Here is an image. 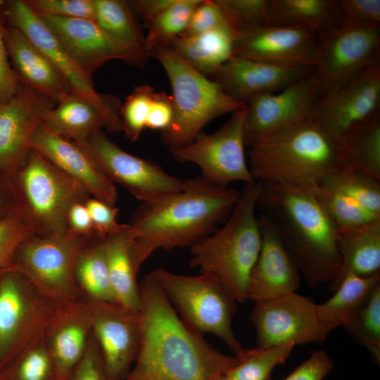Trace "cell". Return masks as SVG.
I'll return each mask as SVG.
<instances>
[{"instance_id":"f907efd6","label":"cell","mask_w":380,"mask_h":380,"mask_svg":"<svg viewBox=\"0 0 380 380\" xmlns=\"http://www.w3.org/2000/svg\"><path fill=\"white\" fill-rule=\"evenodd\" d=\"M174 117V104L172 96L164 91H156L150 103L146 122V128L150 129H167Z\"/></svg>"},{"instance_id":"5bb4252c","label":"cell","mask_w":380,"mask_h":380,"mask_svg":"<svg viewBox=\"0 0 380 380\" xmlns=\"http://www.w3.org/2000/svg\"><path fill=\"white\" fill-rule=\"evenodd\" d=\"M246 106L234 112L228 121L210 134H200L191 144L170 151L180 163H191L201 171V177L222 186L234 182L253 184L245 154L243 124Z\"/></svg>"},{"instance_id":"9c48e42d","label":"cell","mask_w":380,"mask_h":380,"mask_svg":"<svg viewBox=\"0 0 380 380\" xmlns=\"http://www.w3.org/2000/svg\"><path fill=\"white\" fill-rule=\"evenodd\" d=\"M92 236L78 235L68 229L34 234L17 248L13 270L58 304L83 297L75 281V267L80 250Z\"/></svg>"},{"instance_id":"484cf974","label":"cell","mask_w":380,"mask_h":380,"mask_svg":"<svg viewBox=\"0 0 380 380\" xmlns=\"http://www.w3.org/2000/svg\"><path fill=\"white\" fill-rule=\"evenodd\" d=\"M39 18L64 51L90 77L107 62L119 60L115 49L94 20L47 15Z\"/></svg>"},{"instance_id":"d6a6232c","label":"cell","mask_w":380,"mask_h":380,"mask_svg":"<svg viewBox=\"0 0 380 380\" xmlns=\"http://www.w3.org/2000/svg\"><path fill=\"white\" fill-rule=\"evenodd\" d=\"M104 247L115 302L139 310L140 291L137 279L139 268L135 262L128 224L106 236Z\"/></svg>"},{"instance_id":"277c9868","label":"cell","mask_w":380,"mask_h":380,"mask_svg":"<svg viewBox=\"0 0 380 380\" xmlns=\"http://www.w3.org/2000/svg\"><path fill=\"white\" fill-rule=\"evenodd\" d=\"M261 189L260 182L244 184L221 227L189 247V265L220 279L239 303L248 300L249 276L261 247L256 215Z\"/></svg>"},{"instance_id":"91938a15","label":"cell","mask_w":380,"mask_h":380,"mask_svg":"<svg viewBox=\"0 0 380 380\" xmlns=\"http://www.w3.org/2000/svg\"><path fill=\"white\" fill-rule=\"evenodd\" d=\"M0 380H1V378H0Z\"/></svg>"},{"instance_id":"3957f363","label":"cell","mask_w":380,"mask_h":380,"mask_svg":"<svg viewBox=\"0 0 380 380\" xmlns=\"http://www.w3.org/2000/svg\"><path fill=\"white\" fill-rule=\"evenodd\" d=\"M259 208L277 227L307 284L312 287L331 284L342 265L336 242L338 227L315 193L262 183Z\"/></svg>"},{"instance_id":"9a60e30c","label":"cell","mask_w":380,"mask_h":380,"mask_svg":"<svg viewBox=\"0 0 380 380\" xmlns=\"http://www.w3.org/2000/svg\"><path fill=\"white\" fill-rule=\"evenodd\" d=\"M317 99L310 76L275 93L256 96L246 104V147L272 139L312 120Z\"/></svg>"},{"instance_id":"4316f807","label":"cell","mask_w":380,"mask_h":380,"mask_svg":"<svg viewBox=\"0 0 380 380\" xmlns=\"http://www.w3.org/2000/svg\"><path fill=\"white\" fill-rule=\"evenodd\" d=\"M5 42L20 83L48 96L56 103L70 92L51 61L20 30L6 27Z\"/></svg>"},{"instance_id":"83f0119b","label":"cell","mask_w":380,"mask_h":380,"mask_svg":"<svg viewBox=\"0 0 380 380\" xmlns=\"http://www.w3.org/2000/svg\"><path fill=\"white\" fill-rule=\"evenodd\" d=\"M95 22L126 65L144 68L151 54L127 1L94 0Z\"/></svg>"},{"instance_id":"f6af8a7d","label":"cell","mask_w":380,"mask_h":380,"mask_svg":"<svg viewBox=\"0 0 380 380\" xmlns=\"http://www.w3.org/2000/svg\"><path fill=\"white\" fill-rule=\"evenodd\" d=\"M339 26L380 23L379 0H337Z\"/></svg>"},{"instance_id":"e575fe53","label":"cell","mask_w":380,"mask_h":380,"mask_svg":"<svg viewBox=\"0 0 380 380\" xmlns=\"http://www.w3.org/2000/svg\"><path fill=\"white\" fill-rule=\"evenodd\" d=\"M267 25H305L324 33L339 26L337 0H270Z\"/></svg>"},{"instance_id":"680465c9","label":"cell","mask_w":380,"mask_h":380,"mask_svg":"<svg viewBox=\"0 0 380 380\" xmlns=\"http://www.w3.org/2000/svg\"><path fill=\"white\" fill-rule=\"evenodd\" d=\"M270 380H272L271 379Z\"/></svg>"},{"instance_id":"ee69618b","label":"cell","mask_w":380,"mask_h":380,"mask_svg":"<svg viewBox=\"0 0 380 380\" xmlns=\"http://www.w3.org/2000/svg\"><path fill=\"white\" fill-rule=\"evenodd\" d=\"M39 16L86 18L95 21L94 0H25Z\"/></svg>"},{"instance_id":"4fadbf2b","label":"cell","mask_w":380,"mask_h":380,"mask_svg":"<svg viewBox=\"0 0 380 380\" xmlns=\"http://www.w3.org/2000/svg\"><path fill=\"white\" fill-rule=\"evenodd\" d=\"M75 144L110 180L123 186L141 203L180 191L186 186L188 179L172 176L156 163L126 152L102 129Z\"/></svg>"},{"instance_id":"7a4b0ae2","label":"cell","mask_w":380,"mask_h":380,"mask_svg":"<svg viewBox=\"0 0 380 380\" xmlns=\"http://www.w3.org/2000/svg\"><path fill=\"white\" fill-rule=\"evenodd\" d=\"M241 191L201 177L160 198L141 203L128 224L137 267L156 251L191 246L214 232L230 215Z\"/></svg>"},{"instance_id":"db71d44e","label":"cell","mask_w":380,"mask_h":380,"mask_svg":"<svg viewBox=\"0 0 380 380\" xmlns=\"http://www.w3.org/2000/svg\"><path fill=\"white\" fill-rule=\"evenodd\" d=\"M177 0H138L128 1L132 12L139 14L147 24L165 10L172 6Z\"/></svg>"},{"instance_id":"8fae6325","label":"cell","mask_w":380,"mask_h":380,"mask_svg":"<svg viewBox=\"0 0 380 380\" xmlns=\"http://www.w3.org/2000/svg\"><path fill=\"white\" fill-rule=\"evenodd\" d=\"M4 15L9 26L20 30L51 61L70 92L89 101L99 112L103 127L110 133L122 132L121 105L115 97L99 93L88 75L64 51L50 30L25 1L6 2Z\"/></svg>"},{"instance_id":"b9f144b4","label":"cell","mask_w":380,"mask_h":380,"mask_svg":"<svg viewBox=\"0 0 380 380\" xmlns=\"http://www.w3.org/2000/svg\"><path fill=\"white\" fill-rule=\"evenodd\" d=\"M34 234L18 207L0 220V272L13 269V258L17 248Z\"/></svg>"},{"instance_id":"bcb514c9","label":"cell","mask_w":380,"mask_h":380,"mask_svg":"<svg viewBox=\"0 0 380 380\" xmlns=\"http://www.w3.org/2000/svg\"><path fill=\"white\" fill-rule=\"evenodd\" d=\"M222 27L234 30L215 0H202L194 11L188 27L181 36L195 35Z\"/></svg>"},{"instance_id":"ac0fdd59","label":"cell","mask_w":380,"mask_h":380,"mask_svg":"<svg viewBox=\"0 0 380 380\" xmlns=\"http://www.w3.org/2000/svg\"><path fill=\"white\" fill-rule=\"evenodd\" d=\"M234 56L281 65L315 67L317 33L305 25H256L241 29L234 43Z\"/></svg>"},{"instance_id":"ba28073f","label":"cell","mask_w":380,"mask_h":380,"mask_svg":"<svg viewBox=\"0 0 380 380\" xmlns=\"http://www.w3.org/2000/svg\"><path fill=\"white\" fill-rule=\"evenodd\" d=\"M150 274L190 328L201 334L215 335L238 359L243 357L245 349L232 327L236 300L220 279L208 273L187 276L163 268Z\"/></svg>"},{"instance_id":"74e56055","label":"cell","mask_w":380,"mask_h":380,"mask_svg":"<svg viewBox=\"0 0 380 380\" xmlns=\"http://www.w3.org/2000/svg\"><path fill=\"white\" fill-rule=\"evenodd\" d=\"M296 346L292 341L245 350L238 363L224 375L229 380H270L272 369L284 363Z\"/></svg>"},{"instance_id":"7bdbcfd3","label":"cell","mask_w":380,"mask_h":380,"mask_svg":"<svg viewBox=\"0 0 380 380\" xmlns=\"http://www.w3.org/2000/svg\"><path fill=\"white\" fill-rule=\"evenodd\" d=\"M232 28L267 25L270 0H215Z\"/></svg>"},{"instance_id":"cb8c5ba5","label":"cell","mask_w":380,"mask_h":380,"mask_svg":"<svg viewBox=\"0 0 380 380\" xmlns=\"http://www.w3.org/2000/svg\"><path fill=\"white\" fill-rule=\"evenodd\" d=\"M92 313L84 297L58 304L44 336L57 379L68 380L82 357L92 333Z\"/></svg>"},{"instance_id":"5b68a950","label":"cell","mask_w":380,"mask_h":380,"mask_svg":"<svg viewBox=\"0 0 380 380\" xmlns=\"http://www.w3.org/2000/svg\"><path fill=\"white\" fill-rule=\"evenodd\" d=\"M255 181L315 192L336 170L335 141L315 121L248 148Z\"/></svg>"},{"instance_id":"52a82bcc","label":"cell","mask_w":380,"mask_h":380,"mask_svg":"<svg viewBox=\"0 0 380 380\" xmlns=\"http://www.w3.org/2000/svg\"><path fill=\"white\" fill-rule=\"evenodd\" d=\"M9 178L18 207L37 234L67 231L70 208L91 197L77 181L33 148Z\"/></svg>"},{"instance_id":"6da1fadb","label":"cell","mask_w":380,"mask_h":380,"mask_svg":"<svg viewBox=\"0 0 380 380\" xmlns=\"http://www.w3.org/2000/svg\"><path fill=\"white\" fill-rule=\"evenodd\" d=\"M139 291L140 346L124 380H214L238 363L179 317L151 274Z\"/></svg>"},{"instance_id":"7c38bea8","label":"cell","mask_w":380,"mask_h":380,"mask_svg":"<svg viewBox=\"0 0 380 380\" xmlns=\"http://www.w3.org/2000/svg\"><path fill=\"white\" fill-rule=\"evenodd\" d=\"M317 38V61L310 75L317 99L380 62L379 24L338 26Z\"/></svg>"},{"instance_id":"e0dca14e","label":"cell","mask_w":380,"mask_h":380,"mask_svg":"<svg viewBox=\"0 0 380 380\" xmlns=\"http://www.w3.org/2000/svg\"><path fill=\"white\" fill-rule=\"evenodd\" d=\"M379 106L377 62L319 98L312 120L335 141L353 125L379 113Z\"/></svg>"},{"instance_id":"836d02e7","label":"cell","mask_w":380,"mask_h":380,"mask_svg":"<svg viewBox=\"0 0 380 380\" xmlns=\"http://www.w3.org/2000/svg\"><path fill=\"white\" fill-rule=\"evenodd\" d=\"M43 124L59 137L80 143L102 129L103 120L89 101L70 92L46 113Z\"/></svg>"},{"instance_id":"f1b7e54d","label":"cell","mask_w":380,"mask_h":380,"mask_svg":"<svg viewBox=\"0 0 380 380\" xmlns=\"http://www.w3.org/2000/svg\"><path fill=\"white\" fill-rule=\"evenodd\" d=\"M336 170H351L380 181V115L347 129L335 141Z\"/></svg>"},{"instance_id":"8d00e7d4","label":"cell","mask_w":380,"mask_h":380,"mask_svg":"<svg viewBox=\"0 0 380 380\" xmlns=\"http://www.w3.org/2000/svg\"><path fill=\"white\" fill-rule=\"evenodd\" d=\"M201 1L177 0L146 24L148 29L146 42L151 54L156 49L168 47L186 31L194 11Z\"/></svg>"},{"instance_id":"ab89813d","label":"cell","mask_w":380,"mask_h":380,"mask_svg":"<svg viewBox=\"0 0 380 380\" xmlns=\"http://www.w3.org/2000/svg\"><path fill=\"white\" fill-rule=\"evenodd\" d=\"M357 343L365 346L372 359L380 364V284L345 327Z\"/></svg>"},{"instance_id":"30bf717a","label":"cell","mask_w":380,"mask_h":380,"mask_svg":"<svg viewBox=\"0 0 380 380\" xmlns=\"http://www.w3.org/2000/svg\"><path fill=\"white\" fill-rule=\"evenodd\" d=\"M58 303L15 270L0 276V369L44 338Z\"/></svg>"},{"instance_id":"d4e9b609","label":"cell","mask_w":380,"mask_h":380,"mask_svg":"<svg viewBox=\"0 0 380 380\" xmlns=\"http://www.w3.org/2000/svg\"><path fill=\"white\" fill-rule=\"evenodd\" d=\"M30 146L77 181L91 197L115 205V184L77 144L54 134L42 123L33 134Z\"/></svg>"},{"instance_id":"f5cc1de1","label":"cell","mask_w":380,"mask_h":380,"mask_svg":"<svg viewBox=\"0 0 380 380\" xmlns=\"http://www.w3.org/2000/svg\"><path fill=\"white\" fill-rule=\"evenodd\" d=\"M68 229L81 236H90L95 234L85 203H77L70 208L68 214Z\"/></svg>"},{"instance_id":"c3c4849f","label":"cell","mask_w":380,"mask_h":380,"mask_svg":"<svg viewBox=\"0 0 380 380\" xmlns=\"http://www.w3.org/2000/svg\"><path fill=\"white\" fill-rule=\"evenodd\" d=\"M87 207L95 234L106 237L122 229L125 224L117 221L118 208L115 205L90 197L85 203Z\"/></svg>"},{"instance_id":"2e32d148","label":"cell","mask_w":380,"mask_h":380,"mask_svg":"<svg viewBox=\"0 0 380 380\" xmlns=\"http://www.w3.org/2000/svg\"><path fill=\"white\" fill-rule=\"evenodd\" d=\"M316 306L296 292L255 303L250 317L256 329L258 347L288 341L296 345L322 343Z\"/></svg>"},{"instance_id":"d590c367","label":"cell","mask_w":380,"mask_h":380,"mask_svg":"<svg viewBox=\"0 0 380 380\" xmlns=\"http://www.w3.org/2000/svg\"><path fill=\"white\" fill-rule=\"evenodd\" d=\"M104 238L94 234L80 250L75 262V279L81 294L95 302H115Z\"/></svg>"},{"instance_id":"d6986e66","label":"cell","mask_w":380,"mask_h":380,"mask_svg":"<svg viewBox=\"0 0 380 380\" xmlns=\"http://www.w3.org/2000/svg\"><path fill=\"white\" fill-rule=\"evenodd\" d=\"M56 105L48 96L21 83L11 99L0 103V172L10 177L25 162L33 134Z\"/></svg>"},{"instance_id":"7dc6e473","label":"cell","mask_w":380,"mask_h":380,"mask_svg":"<svg viewBox=\"0 0 380 380\" xmlns=\"http://www.w3.org/2000/svg\"><path fill=\"white\" fill-rule=\"evenodd\" d=\"M68 380H111L92 333L82 357L72 370Z\"/></svg>"},{"instance_id":"9f6ffc18","label":"cell","mask_w":380,"mask_h":380,"mask_svg":"<svg viewBox=\"0 0 380 380\" xmlns=\"http://www.w3.org/2000/svg\"><path fill=\"white\" fill-rule=\"evenodd\" d=\"M214 380H229L228 379L225 375H222V376H220L217 378H215Z\"/></svg>"},{"instance_id":"7402d4cb","label":"cell","mask_w":380,"mask_h":380,"mask_svg":"<svg viewBox=\"0 0 380 380\" xmlns=\"http://www.w3.org/2000/svg\"><path fill=\"white\" fill-rule=\"evenodd\" d=\"M258 221L261 247L251 272L247 294L255 303L296 292L300 285V274L288 253L277 227L265 214Z\"/></svg>"},{"instance_id":"8992f818","label":"cell","mask_w":380,"mask_h":380,"mask_svg":"<svg viewBox=\"0 0 380 380\" xmlns=\"http://www.w3.org/2000/svg\"><path fill=\"white\" fill-rule=\"evenodd\" d=\"M151 56L163 68L172 90L174 117L170 126L162 132L161 136L169 151L191 144L211 120L245 106L170 48L156 49Z\"/></svg>"},{"instance_id":"44dd1931","label":"cell","mask_w":380,"mask_h":380,"mask_svg":"<svg viewBox=\"0 0 380 380\" xmlns=\"http://www.w3.org/2000/svg\"><path fill=\"white\" fill-rule=\"evenodd\" d=\"M315 195L338 228L380 220V181L351 170H336Z\"/></svg>"},{"instance_id":"681fc988","label":"cell","mask_w":380,"mask_h":380,"mask_svg":"<svg viewBox=\"0 0 380 380\" xmlns=\"http://www.w3.org/2000/svg\"><path fill=\"white\" fill-rule=\"evenodd\" d=\"M334 366L325 350H315L283 380H323Z\"/></svg>"},{"instance_id":"f546056e","label":"cell","mask_w":380,"mask_h":380,"mask_svg":"<svg viewBox=\"0 0 380 380\" xmlns=\"http://www.w3.org/2000/svg\"><path fill=\"white\" fill-rule=\"evenodd\" d=\"M379 284L380 272L367 277L347 273L339 279L331 290L333 296L316 306L322 343L335 328L346 327L352 321Z\"/></svg>"},{"instance_id":"816d5d0a","label":"cell","mask_w":380,"mask_h":380,"mask_svg":"<svg viewBox=\"0 0 380 380\" xmlns=\"http://www.w3.org/2000/svg\"><path fill=\"white\" fill-rule=\"evenodd\" d=\"M5 30L6 26L0 12V103L11 99L17 92L20 84L8 61Z\"/></svg>"},{"instance_id":"f35d334b","label":"cell","mask_w":380,"mask_h":380,"mask_svg":"<svg viewBox=\"0 0 380 380\" xmlns=\"http://www.w3.org/2000/svg\"><path fill=\"white\" fill-rule=\"evenodd\" d=\"M1 380H58L54 362L44 338L0 369Z\"/></svg>"},{"instance_id":"60d3db41","label":"cell","mask_w":380,"mask_h":380,"mask_svg":"<svg viewBox=\"0 0 380 380\" xmlns=\"http://www.w3.org/2000/svg\"><path fill=\"white\" fill-rule=\"evenodd\" d=\"M155 92V89L150 85L137 86L121 105L120 117L122 132L129 140L137 141L146 128L150 103Z\"/></svg>"},{"instance_id":"11a10c76","label":"cell","mask_w":380,"mask_h":380,"mask_svg":"<svg viewBox=\"0 0 380 380\" xmlns=\"http://www.w3.org/2000/svg\"><path fill=\"white\" fill-rule=\"evenodd\" d=\"M18 208L16 194L11 179L0 172V220Z\"/></svg>"},{"instance_id":"603a6c76","label":"cell","mask_w":380,"mask_h":380,"mask_svg":"<svg viewBox=\"0 0 380 380\" xmlns=\"http://www.w3.org/2000/svg\"><path fill=\"white\" fill-rule=\"evenodd\" d=\"M314 68L281 65L235 57L211 77L232 99L246 104L252 98L280 91L310 76Z\"/></svg>"},{"instance_id":"ffe728a7","label":"cell","mask_w":380,"mask_h":380,"mask_svg":"<svg viewBox=\"0 0 380 380\" xmlns=\"http://www.w3.org/2000/svg\"><path fill=\"white\" fill-rule=\"evenodd\" d=\"M92 334L111 380H124L137 357L141 340L139 310L115 302L90 301Z\"/></svg>"},{"instance_id":"4dcf8cb0","label":"cell","mask_w":380,"mask_h":380,"mask_svg":"<svg viewBox=\"0 0 380 380\" xmlns=\"http://www.w3.org/2000/svg\"><path fill=\"white\" fill-rule=\"evenodd\" d=\"M336 242L341 270L328 287L330 291L347 273L371 276L380 272V220L338 228Z\"/></svg>"},{"instance_id":"1f68e13d","label":"cell","mask_w":380,"mask_h":380,"mask_svg":"<svg viewBox=\"0 0 380 380\" xmlns=\"http://www.w3.org/2000/svg\"><path fill=\"white\" fill-rule=\"evenodd\" d=\"M237 32L228 27L190 36H179L168 46L193 68L205 76L213 75L234 57Z\"/></svg>"},{"instance_id":"6f0895ef","label":"cell","mask_w":380,"mask_h":380,"mask_svg":"<svg viewBox=\"0 0 380 380\" xmlns=\"http://www.w3.org/2000/svg\"><path fill=\"white\" fill-rule=\"evenodd\" d=\"M1 272H0V276H1Z\"/></svg>"}]
</instances>
